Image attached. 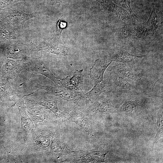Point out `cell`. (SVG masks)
Segmentation results:
<instances>
[{
  "label": "cell",
  "instance_id": "cell-1",
  "mask_svg": "<svg viewBox=\"0 0 163 163\" xmlns=\"http://www.w3.org/2000/svg\"><path fill=\"white\" fill-rule=\"evenodd\" d=\"M35 86L39 90L42 89L46 91L48 94L74 102L87 98L85 94L81 88L78 90H74L58 86L53 87L43 85L38 83H36Z\"/></svg>",
  "mask_w": 163,
  "mask_h": 163
},
{
  "label": "cell",
  "instance_id": "cell-2",
  "mask_svg": "<svg viewBox=\"0 0 163 163\" xmlns=\"http://www.w3.org/2000/svg\"><path fill=\"white\" fill-rule=\"evenodd\" d=\"M27 64L33 73L40 74L47 77L57 85L60 79L51 72L49 67V62L39 58H33L27 61Z\"/></svg>",
  "mask_w": 163,
  "mask_h": 163
},
{
  "label": "cell",
  "instance_id": "cell-3",
  "mask_svg": "<svg viewBox=\"0 0 163 163\" xmlns=\"http://www.w3.org/2000/svg\"><path fill=\"white\" fill-rule=\"evenodd\" d=\"M112 62L109 55L103 56L95 61L89 74L90 78L94 82V84L103 80L104 73Z\"/></svg>",
  "mask_w": 163,
  "mask_h": 163
},
{
  "label": "cell",
  "instance_id": "cell-4",
  "mask_svg": "<svg viewBox=\"0 0 163 163\" xmlns=\"http://www.w3.org/2000/svg\"><path fill=\"white\" fill-rule=\"evenodd\" d=\"M84 76L83 70H76L72 77L68 76L60 78L57 86L74 90H79V87L83 83Z\"/></svg>",
  "mask_w": 163,
  "mask_h": 163
},
{
  "label": "cell",
  "instance_id": "cell-5",
  "mask_svg": "<svg viewBox=\"0 0 163 163\" xmlns=\"http://www.w3.org/2000/svg\"><path fill=\"white\" fill-rule=\"evenodd\" d=\"M25 65L14 60L7 61L2 67V78L9 81L16 78Z\"/></svg>",
  "mask_w": 163,
  "mask_h": 163
},
{
  "label": "cell",
  "instance_id": "cell-6",
  "mask_svg": "<svg viewBox=\"0 0 163 163\" xmlns=\"http://www.w3.org/2000/svg\"><path fill=\"white\" fill-rule=\"evenodd\" d=\"M109 83L110 89L112 90L120 89L131 90L135 88L134 86L129 83L113 70L111 71L110 72Z\"/></svg>",
  "mask_w": 163,
  "mask_h": 163
},
{
  "label": "cell",
  "instance_id": "cell-7",
  "mask_svg": "<svg viewBox=\"0 0 163 163\" xmlns=\"http://www.w3.org/2000/svg\"><path fill=\"white\" fill-rule=\"evenodd\" d=\"M113 70L121 76L125 77L134 81L141 79L139 74L132 69L126 66L123 63L117 64L113 67Z\"/></svg>",
  "mask_w": 163,
  "mask_h": 163
},
{
  "label": "cell",
  "instance_id": "cell-8",
  "mask_svg": "<svg viewBox=\"0 0 163 163\" xmlns=\"http://www.w3.org/2000/svg\"><path fill=\"white\" fill-rule=\"evenodd\" d=\"M109 55L112 62L127 63L133 61L135 59L143 57L146 55L140 56L134 55L125 50H122Z\"/></svg>",
  "mask_w": 163,
  "mask_h": 163
},
{
  "label": "cell",
  "instance_id": "cell-9",
  "mask_svg": "<svg viewBox=\"0 0 163 163\" xmlns=\"http://www.w3.org/2000/svg\"><path fill=\"white\" fill-rule=\"evenodd\" d=\"M110 89L109 82L103 80L100 83L94 84L93 88L85 94L87 98L93 100L104 92Z\"/></svg>",
  "mask_w": 163,
  "mask_h": 163
},
{
  "label": "cell",
  "instance_id": "cell-10",
  "mask_svg": "<svg viewBox=\"0 0 163 163\" xmlns=\"http://www.w3.org/2000/svg\"><path fill=\"white\" fill-rule=\"evenodd\" d=\"M91 111L96 112H109L114 110V107L109 101H97L89 108Z\"/></svg>",
  "mask_w": 163,
  "mask_h": 163
},
{
  "label": "cell",
  "instance_id": "cell-11",
  "mask_svg": "<svg viewBox=\"0 0 163 163\" xmlns=\"http://www.w3.org/2000/svg\"><path fill=\"white\" fill-rule=\"evenodd\" d=\"M15 91L13 90L11 82L3 78H0V97L9 100L10 97L16 94Z\"/></svg>",
  "mask_w": 163,
  "mask_h": 163
},
{
  "label": "cell",
  "instance_id": "cell-12",
  "mask_svg": "<svg viewBox=\"0 0 163 163\" xmlns=\"http://www.w3.org/2000/svg\"><path fill=\"white\" fill-rule=\"evenodd\" d=\"M35 105H40L45 107L51 111L56 117H59L61 114L58 109L56 100L52 99L38 101L35 103Z\"/></svg>",
  "mask_w": 163,
  "mask_h": 163
},
{
  "label": "cell",
  "instance_id": "cell-13",
  "mask_svg": "<svg viewBox=\"0 0 163 163\" xmlns=\"http://www.w3.org/2000/svg\"><path fill=\"white\" fill-rule=\"evenodd\" d=\"M43 49L60 55L66 56L68 53V48L62 44L44 48Z\"/></svg>",
  "mask_w": 163,
  "mask_h": 163
},
{
  "label": "cell",
  "instance_id": "cell-14",
  "mask_svg": "<svg viewBox=\"0 0 163 163\" xmlns=\"http://www.w3.org/2000/svg\"><path fill=\"white\" fill-rule=\"evenodd\" d=\"M157 16L154 8L153 7L151 14L146 24V27L149 31H152L157 27Z\"/></svg>",
  "mask_w": 163,
  "mask_h": 163
},
{
  "label": "cell",
  "instance_id": "cell-15",
  "mask_svg": "<svg viewBox=\"0 0 163 163\" xmlns=\"http://www.w3.org/2000/svg\"><path fill=\"white\" fill-rule=\"evenodd\" d=\"M117 4L125 9L129 14L136 20L138 17L134 14L130 6V0H113Z\"/></svg>",
  "mask_w": 163,
  "mask_h": 163
}]
</instances>
